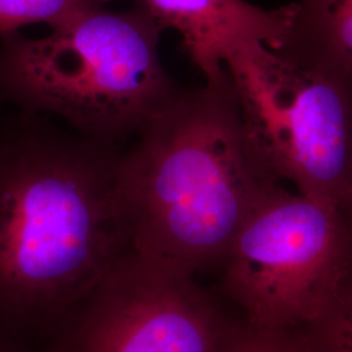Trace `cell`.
Listing matches in <instances>:
<instances>
[{"instance_id": "52a82bcc", "label": "cell", "mask_w": 352, "mask_h": 352, "mask_svg": "<svg viewBox=\"0 0 352 352\" xmlns=\"http://www.w3.org/2000/svg\"><path fill=\"white\" fill-rule=\"evenodd\" d=\"M135 1L164 29H175L182 36L183 49L206 81L222 78L227 62L251 45L278 49L294 14V3L265 10L245 0Z\"/></svg>"}, {"instance_id": "7c38bea8", "label": "cell", "mask_w": 352, "mask_h": 352, "mask_svg": "<svg viewBox=\"0 0 352 352\" xmlns=\"http://www.w3.org/2000/svg\"><path fill=\"white\" fill-rule=\"evenodd\" d=\"M0 352H32L24 347L19 340L0 334Z\"/></svg>"}, {"instance_id": "9c48e42d", "label": "cell", "mask_w": 352, "mask_h": 352, "mask_svg": "<svg viewBox=\"0 0 352 352\" xmlns=\"http://www.w3.org/2000/svg\"><path fill=\"white\" fill-rule=\"evenodd\" d=\"M107 1L110 0H0V37L38 23L54 29L81 13L102 8Z\"/></svg>"}, {"instance_id": "6da1fadb", "label": "cell", "mask_w": 352, "mask_h": 352, "mask_svg": "<svg viewBox=\"0 0 352 352\" xmlns=\"http://www.w3.org/2000/svg\"><path fill=\"white\" fill-rule=\"evenodd\" d=\"M111 142L0 124V334L54 329L131 250Z\"/></svg>"}, {"instance_id": "8fae6325", "label": "cell", "mask_w": 352, "mask_h": 352, "mask_svg": "<svg viewBox=\"0 0 352 352\" xmlns=\"http://www.w3.org/2000/svg\"><path fill=\"white\" fill-rule=\"evenodd\" d=\"M214 352H309L300 331L256 327L230 318Z\"/></svg>"}, {"instance_id": "ba28073f", "label": "cell", "mask_w": 352, "mask_h": 352, "mask_svg": "<svg viewBox=\"0 0 352 352\" xmlns=\"http://www.w3.org/2000/svg\"><path fill=\"white\" fill-rule=\"evenodd\" d=\"M280 56L337 82L352 100V0H298Z\"/></svg>"}, {"instance_id": "30bf717a", "label": "cell", "mask_w": 352, "mask_h": 352, "mask_svg": "<svg viewBox=\"0 0 352 352\" xmlns=\"http://www.w3.org/2000/svg\"><path fill=\"white\" fill-rule=\"evenodd\" d=\"M300 334L309 352H352V269L324 314Z\"/></svg>"}, {"instance_id": "7a4b0ae2", "label": "cell", "mask_w": 352, "mask_h": 352, "mask_svg": "<svg viewBox=\"0 0 352 352\" xmlns=\"http://www.w3.org/2000/svg\"><path fill=\"white\" fill-rule=\"evenodd\" d=\"M122 154L131 250L195 276L221 267L252 213L282 187L244 123L228 74L177 90Z\"/></svg>"}, {"instance_id": "5b68a950", "label": "cell", "mask_w": 352, "mask_h": 352, "mask_svg": "<svg viewBox=\"0 0 352 352\" xmlns=\"http://www.w3.org/2000/svg\"><path fill=\"white\" fill-rule=\"evenodd\" d=\"M225 68L252 140L278 177L352 222L351 97L263 43Z\"/></svg>"}, {"instance_id": "277c9868", "label": "cell", "mask_w": 352, "mask_h": 352, "mask_svg": "<svg viewBox=\"0 0 352 352\" xmlns=\"http://www.w3.org/2000/svg\"><path fill=\"white\" fill-rule=\"evenodd\" d=\"M222 287L256 327L300 331L333 302L352 269V222L285 188L241 226L221 265Z\"/></svg>"}, {"instance_id": "8992f818", "label": "cell", "mask_w": 352, "mask_h": 352, "mask_svg": "<svg viewBox=\"0 0 352 352\" xmlns=\"http://www.w3.org/2000/svg\"><path fill=\"white\" fill-rule=\"evenodd\" d=\"M230 318L195 276L129 250L42 352H214Z\"/></svg>"}, {"instance_id": "3957f363", "label": "cell", "mask_w": 352, "mask_h": 352, "mask_svg": "<svg viewBox=\"0 0 352 352\" xmlns=\"http://www.w3.org/2000/svg\"><path fill=\"white\" fill-rule=\"evenodd\" d=\"M164 28L141 7L102 8L50 36L0 37V101L59 115L80 135L113 142L141 132L179 89L160 58Z\"/></svg>"}]
</instances>
